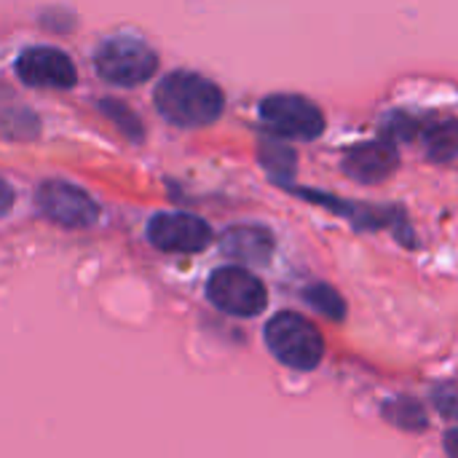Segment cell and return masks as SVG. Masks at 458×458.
I'll use <instances>...</instances> for the list:
<instances>
[{
	"label": "cell",
	"mask_w": 458,
	"mask_h": 458,
	"mask_svg": "<svg viewBox=\"0 0 458 458\" xmlns=\"http://www.w3.org/2000/svg\"><path fill=\"white\" fill-rule=\"evenodd\" d=\"M156 107L174 126L199 129L215 123L223 115L225 97L215 81L199 72L177 70L161 78L156 86Z\"/></svg>",
	"instance_id": "obj_1"
},
{
	"label": "cell",
	"mask_w": 458,
	"mask_h": 458,
	"mask_svg": "<svg viewBox=\"0 0 458 458\" xmlns=\"http://www.w3.org/2000/svg\"><path fill=\"white\" fill-rule=\"evenodd\" d=\"M266 346L293 370H314L325 357L322 333L295 311H279L266 325Z\"/></svg>",
	"instance_id": "obj_2"
},
{
	"label": "cell",
	"mask_w": 458,
	"mask_h": 458,
	"mask_svg": "<svg viewBox=\"0 0 458 458\" xmlns=\"http://www.w3.org/2000/svg\"><path fill=\"white\" fill-rule=\"evenodd\" d=\"M94 67L99 78L115 86H140L148 78H153L158 67L156 51L137 40V38H113L105 40L102 48L94 56Z\"/></svg>",
	"instance_id": "obj_3"
},
{
	"label": "cell",
	"mask_w": 458,
	"mask_h": 458,
	"mask_svg": "<svg viewBox=\"0 0 458 458\" xmlns=\"http://www.w3.org/2000/svg\"><path fill=\"white\" fill-rule=\"evenodd\" d=\"M266 126L287 140H317L325 131V113L319 105L301 94H271L260 102Z\"/></svg>",
	"instance_id": "obj_4"
},
{
	"label": "cell",
	"mask_w": 458,
	"mask_h": 458,
	"mask_svg": "<svg viewBox=\"0 0 458 458\" xmlns=\"http://www.w3.org/2000/svg\"><path fill=\"white\" fill-rule=\"evenodd\" d=\"M207 298L233 317H258L268 303L263 282L244 266L217 268L207 282Z\"/></svg>",
	"instance_id": "obj_5"
},
{
	"label": "cell",
	"mask_w": 458,
	"mask_h": 458,
	"mask_svg": "<svg viewBox=\"0 0 458 458\" xmlns=\"http://www.w3.org/2000/svg\"><path fill=\"white\" fill-rule=\"evenodd\" d=\"M38 207L48 220L64 228H89L99 220L97 201L78 185L62 180H48L38 188Z\"/></svg>",
	"instance_id": "obj_6"
},
{
	"label": "cell",
	"mask_w": 458,
	"mask_h": 458,
	"mask_svg": "<svg viewBox=\"0 0 458 458\" xmlns=\"http://www.w3.org/2000/svg\"><path fill=\"white\" fill-rule=\"evenodd\" d=\"M148 239L164 252H201L212 242V228L188 212H161L148 223Z\"/></svg>",
	"instance_id": "obj_7"
},
{
	"label": "cell",
	"mask_w": 458,
	"mask_h": 458,
	"mask_svg": "<svg viewBox=\"0 0 458 458\" xmlns=\"http://www.w3.org/2000/svg\"><path fill=\"white\" fill-rule=\"evenodd\" d=\"M16 72L27 86L35 89H72L78 81L70 56L51 46H35L21 51L16 59Z\"/></svg>",
	"instance_id": "obj_8"
},
{
	"label": "cell",
	"mask_w": 458,
	"mask_h": 458,
	"mask_svg": "<svg viewBox=\"0 0 458 458\" xmlns=\"http://www.w3.org/2000/svg\"><path fill=\"white\" fill-rule=\"evenodd\" d=\"M400 158H397V148L389 140H368V142H357L344 153V172L365 185H376L384 182L394 174Z\"/></svg>",
	"instance_id": "obj_9"
},
{
	"label": "cell",
	"mask_w": 458,
	"mask_h": 458,
	"mask_svg": "<svg viewBox=\"0 0 458 458\" xmlns=\"http://www.w3.org/2000/svg\"><path fill=\"white\" fill-rule=\"evenodd\" d=\"M223 252L244 266L266 263L274 252V236L263 225H233L223 233Z\"/></svg>",
	"instance_id": "obj_10"
},
{
	"label": "cell",
	"mask_w": 458,
	"mask_h": 458,
	"mask_svg": "<svg viewBox=\"0 0 458 458\" xmlns=\"http://www.w3.org/2000/svg\"><path fill=\"white\" fill-rule=\"evenodd\" d=\"M421 142L432 161H454L458 158V118H432L421 126Z\"/></svg>",
	"instance_id": "obj_11"
},
{
	"label": "cell",
	"mask_w": 458,
	"mask_h": 458,
	"mask_svg": "<svg viewBox=\"0 0 458 458\" xmlns=\"http://www.w3.org/2000/svg\"><path fill=\"white\" fill-rule=\"evenodd\" d=\"M260 161L279 180H284V177H290L295 172V153L287 145L276 142V140H263L260 142Z\"/></svg>",
	"instance_id": "obj_12"
},
{
	"label": "cell",
	"mask_w": 458,
	"mask_h": 458,
	"mask_svg": "<svg viewBox=\"0 0 458 458\" xmlns=\"http://www.w3.org/2000/svg\"><path fill=\"white\" fill-rule=\"evenodd\" d=\"M306 298L314 303L317 311H322V314L330 317V319H344V314H346L344 298H341L338 290L330 287V284H317V287H311V290L306 293Z\"/></svg>",
	"instance_id": "obj_13"
},
{
	"label": "cell",
	"mask_w": 458,
	"mask_h": 458,
	"mask_svg": "<svg viewBox=\"0 0 458 458\" xmlns=\"http://www.w3.org/2000/svg\"><path fill=\"white\" fill-rule=\"evenodd\" d=\"M386 416H389V421H394L403 429H416V427L421 429L424 427V411L411 400L394 403L392 408H386Z\"/></svg>",
	"instance_id": "obj_14"
},
{
	"label": "cell",
	"mask_w": 458,
	"mask_h": 458,
	"mask_svg": "<svg viewBox=\"0 0 458 458\" xmlns=\"http://www.w3.org/2000/svg\"><path fill=\"white\" fill-rule=\"evenodd\" d=\"M11 207H13V191H11V185L0 177V217L8 215Z\"/></svg>",
	"instance_id": "obj_15"
},
{
	"label": "cell",
	"mask_w": 458,
	"mask_h": 458,
	"mask_svg": "<svg viewBox=\"0 0 458 458\" xmlns=\"http://www.w3.org/2000/svg\"><path fill=\"white\" fill-rule=\"evenodd\" d=\"M445 454L448 458H458V429L445 435Z\"/></svg>",
	"instance_id": "obj_16"
}]
</instances>
